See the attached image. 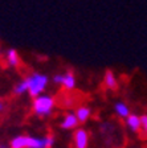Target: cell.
Segmentation results:
<instances>
[{"label":"cell","mask_w":147,"mask_h":148,"mask_svg":"<svg viewBox=\"0 0 147 148\" xmlns=\"http://www.w3.org/2000/svg\"><path fill=\"white\" fill-rule=\"evenodd\" d=\"M55 143L52 136L45 138H33V136L20 135L11 140L9 148H50Z\"/></svg>","instance_id":"cell-1"},{"label":"cell","mask_w":147,"mask_h":148,"mask_svg":"<svg viewBox=\"0 0 147 148\" xmlns=\"http://www.w3.org/2000/svg\"><path fill=\"white\" fill-rule=\"evenodd\" d=\"M28 81V94L33 98L41 95L45 91L46 86L49 83V78L48 75L41 73H32L31 75L27 77Z\"/></svg>","instance_id":"cell-2"},{"label":"cell","mask_w":147,"mask_h":148,"mask_svg":"<svg viewBox=\"0 0 147 148\" xmlns=\"http://www.w3.org/2000/svg\"><path fill=\"white\" fill-rule=\"evenodd\" d=\"M56 106V101L50 95H39L33 101V111L39 116H48L52 114L53 108Z\"/></svg>","instance_id":"cell-3"},{"label":"cell","mask_w":147,"mask_h":148,"mask_svg":"<svg viewBox=\"0 0 147 148\" xmlns=\"http://www.w3.org/2000/svg\"><path fill=\"white\" fill-rule=\"evenodd\" d=\"M74 140V148H88V143H89V134L84 128L76 130L73 136Z\"/></svg>","instance_id":"cell-4"},{"label":"cell","mask_w":147,"mask_h":148,"mask_svg":"<svg viewBox=\"0 0 147 148\" xmlns=\"http://www.w3.org/2000/svg\"><path fill=\"white\" fill-rule=\"evenodd\" d=\"M6 64L9 68H19L21 65V58H20V54L16 49L11 48L6 52Z\"/></svg>","instance_id":"cell-5"},{"label":"cell","mask_w":147,"mask_h":148,"mask_svg":"<svg viewBox=\"0 0 147 148\" xmlns=\"http://www.w3.org/2000/svg\"><path fill=\"white\" fill-rule=\"evenodd\" d=\"M76 75H74V73L72 70H68L66 73L62 74V83L61 86L64 87L66 91H70V90H74V87H76Z\"/></svg>","instance_id":"cell-6"},{"label":"cell","mask_w":147,"mask_h":148,"mask_svg":"<svg viewBox=\"0 0 147 148\" xmlns=\"http://www.w3.org/2000/svg\"><path fill=\"white\" fill-rule=\"evenodd\" d=\"M104 85L109 90H117L118 89V81H117L115 74L111 70H106L104 74Z\"/></svg>","instance_id":"cell-7"},{"label":"cell","mask_w":147,"mask_h":148,"mask_svg":"<svg viewBox=\"0 0 147 148\" xmlns=\"http://www.w3.org/2000/svg\"><path fill=\"white\" fill-rule=\"evenodd\" d=\"M78 119H77L76 114H73V112H70V114H66L64 116V119H62L61 122V128L64 130H73L74 127L78 126Z\"/></svg>","instance_id":"cell-8"},{"label":"cell","mask_w":147,"mask_h":148,"mask_svg":"<svg viewBox=\"0 0 147 148\" xmlns=\"http://www.w3.org/2000/svg\"><path fill=\"white\" fill-rule=\"evenodd\" d=\"M126 124L131 131L137 132L141 130V116H138L137 114H130L126 118Z\"/></svg>","instance_id":"cell-9"},{"label":"cell","mask_w":147,"mask_h":148,"mask_svg":"<svg viewBox=\"0 0 147 148\" xmlns=\"http://www.w3.org/2000/svg\"><path fill=\"white\" fill-rule=\"evenodd\" d=\"M74 114H76V116L80 123H85L86 120L90 118V115H92V110H90L88 106H81V107L77 108Z\"/></svg>","instance_id":"cell-10"},{"label":"cell","mask_w":147,"mask_h":148,"mask_svg":"<svg viewBox=\"0 0 147 148\" xmlns=\"http://www.w3.org/2000/svg\"><path fill=\"white\" fill-rule=\"evenodd\" d=\"M114 111H115V114L119 118H125V119L130 115L129 106L126 105V103H123V102H117L115 105H114Z\"/></svg>","instance_id":"cell-11"},{"label":"cell","mask_w":147,"mask_h":148,"mask_svg":"<svg viewBox=\"0 0 147 148\" xmlns=\"http://www.w3.org/2000/svg\"><path fill=\"white\" fill-rule=\"evenodd\" d=\"M13 92H15L16 95H21V94L28 92V81H27V78H24V79L20 81V82L16 85L15 89H13Z\"/></svg>","instance_id":"cell-12"},{"label":"cell","mask_w":147,"mask_h":148,"mask_svg":"<svg viewBox=\"0 0 147 148\" xmlns=\"http://www.w3.org/2000/svg\"><path fill=\"white\" fill-rule=\"evenodd\" d=\"M141 128L143 130L144 134H147V114L141 116Z\"/></svg>","instance_id":"cell-13"},{"label":"cell","mask_w":147,"mask_h":148,"mask_svg":"<svg viewBox=\"0 0 147 148\" xmlns=\"http://www.w3.org/2000/svg\"><path fill=\"white\" fill-rule=\"evenodd\" d=\"M52 81L56 83V85H60L61 86V83H62V74H55L52 78Z\"/></svg>","instance_id":"cell-14"},{"label":"cell","mask_w":147,"mask_h":148,"mask_svg":"<svg viewBox=\"0 0 147 148\" xmlns=\"http://www.w3.org/2000/svg\"><path fill=\"white\" fill-rule=\"evenodd\" d=\"M3 110V103H1V102H0V111Z\"/></svg>","instance_id":"cell-15"},{"label":"cell","mask_w":147,"mask_h":148,"mask_svg":"<svg viewBox=\"0 0 147 148\" xmlns=\"http://www.w3.org/2000/svg\"><path fill=\"white\" fill-rule=\"evenodd\" d=\"M0 148H7L6 145H3V144H0Z\"/></svg>","instance_id":"cell-16"}]
</instances>
